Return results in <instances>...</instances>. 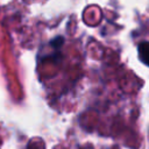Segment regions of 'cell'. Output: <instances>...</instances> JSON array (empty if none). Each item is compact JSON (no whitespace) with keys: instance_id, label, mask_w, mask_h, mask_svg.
I'll return each mask as SVG.
<instances>
[{"instance_id":"cell-1","label":"cell","mask_w":149,"mask_h":149,"mask_svg":"<svg viewBox=\"0 0 149 149\" xmlns=\"http://www.w3.org/2000/svg\"><path fill=\"white\" fill-rule=\"evenodd\" d=\"M139 56L144 64L149 65V42H142L139 44Z\"/></svg>"}]
</instances>
